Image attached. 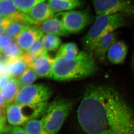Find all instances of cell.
Returning <instances> with one entry per match:
<instances>
[{"label": "cell", "mask_w": 134, "mask_h": 134, "mask_svg": "<svg viewBox=\"0 0 134 134\" xmlns=\"http://www.w3.org/2000/svg\"><path fill=\"white\" fill-rule=\"evenodd\" d=\"M117 41V34L115 32H111L104 36L95 46L91 52L97 60L103 62L111 46Z\"/></svg>", "instance_id": "11"}, {"label": "cell", "mask_w": 134, "mask_h": 134, "mask_svg": "<svg viewBox=\"0 0 134 134\" xmlns=\"http://www.w3.org/2000/svg\"><path fill=\"white\" fill-rule=\"evenodd\" d=\"M96 70L93 56L87 52L81 51L71 60L55 57L50 79L63 81L78 80L91 76Z\"/></svg>", "instance_id": "2"}, {"label": "cell", "mask_w": 134, "mask_h": 134, "mask_svg": "<svg viewBox=\"0 0 134 134\" xmlns=\"http://www.w3.org/2000/svg\"><path fill=\"white\" fill-rule=\"evenodd\" d=\"M20 88L18 79L11 78L0 87V95L7 105L13 103Z\"/></svg>", "instance_id": "14"}, {"label": "cell", "mask_w": 134, "mask_h": 134, "mask_svg": "<svg viewBox=\"0 0 134 134\" xmlns=\"http://www.w3.org/2000/svg\"><path fill=\"white\" fill-rule=\"evenodd\" d=\"M97 16L123 14L126 15L134 14L133 0H92Z\"/></svg>", "instance_id": "6"}, {"label": "cell", "mask_w": 134, "mask_h": 134, "mask_svg": "<svg viewBox=\"0 0 134 134\" xmlns=\"http://www.w3.org/2000/svg\"><path fill=\"white\" fill-rule=\"evenodd\" d=\"M11 19L9 18H6L2 23L0 24V36L2 35V34H4L5 30H6L8 26L10 23Z\"/></svg>", "instance_id": "27"}, {"label": "cell", "mask_w": 134, "mask_h": 134, "mask_svg": "<svg viewBox=\"0 0 134 134\" xmlns=\"http://www.w3.org/2000/svg\"><path fill=\"white\" fill-rule=\"evenodd\" d=\"M3 85V79L1 77H0V87L2 86Z\"/></svg>", "instance_id": "32"}, {"label": "cell", "mask_w": 134, "mask_h": 134, "mask_svg": "<svg viewBox=\"0 0 134 134\" xmlns=\"http://www.w3.org/2000/svg\"><path fill=\"white\" fill-rule=\"evenodd\" d=\"M54 13H61L78 8L81 5V0H47Z\"/></svg>", "instance_id": "15"}, {"label": "cell", "mask_w": 134, "mask_h": 134, "mask_svg": "<svg viewBox=\"0 0 134 134\" xmlns=\"http://www.w3.org/2000/svg\"><path fill=\"white\" fill-rule=\"evenodd\" d=\"M11 19L10 23L5 30L4 34L15 40L18 36L29 25L27 24L24 21V13L18 18Z\"/></svg>", "instance_id": "17"}, {"label": "cell", "mask_w": 134, "mask_h": 134, "mask_svg": "<svg viewBox=\"0 0 134 134\" xmlns=\"http://www.w3.org/2000/svg\"><path fill=\"white\" fill-rule=\"evenodd\" d=\"M22 128L29 134H48L44 129L42 119L29 120Z\"/></svg>", "instance_id": "20"}, {"label": "cell", "mask_w": 134, "mask_h": 134, "mask_svg": "<svg viewBox=\"0 0 134 134\" xmlns=\"http://www.w3.org/2000/svg\"><path fill=\"white\" fill-rule=\"evenodd\" d=\"M7 120L0 121V133H3L6 127L7 126L6 124Z\"/></svg>", "instance_id": "28"}, {"label": "cell", "mask_w": 134, "mask_h": 134, "mask_svg": "<svg viewBox=\"0 0 134 134\" xmlns=\"http://www.w3.org/2000/svg\"><path fill=\"white\" fill-rule=\"evenodd\" d=\"M3 133L7 134H29L23 128L20 126H13L7 125Z\"/></svg>", "instance_id": "25"}, {"label": "cell", "mask_w": 134, "mask_h": 134, "mask_svg": "<svg viewBox=\"0 0 134 134\" xmlns=\"http://www.w3.org/2000/svg\"><path fill=\"white\" fill-rule=\"evenodd\" d=\"M26 62L22 58L9 61L7 65L6 71L11 78L18 79L28 68Z\"/></svg>", "instance_id": "16"}, {"label": "cell", "mask_w": 134, "mask_h": 134, "mask_svg": "<svg viewBox=\"0 0 134 134\" xmlns=\"http://www.w3.org/2000/svg\"><path fill=\"white\" fill-rule=\"evenodd\" d=\"M34 70L31 67H28L24 72L18 79L20 87L32 85L38 78Z\"/></svg>", "instance_id": "23"}, {"label": "cell", "mask_w": 134, "mask_h": 134, "mask_svg": "<svg viewBox=\"0 0 134 134\" xmlns=\"http://www.w3.org/2000/svg\"><path fill=\"white\" fill-rule=\"evenodd\" d=\"M42 41L47 51H53L59 49L61 46V41L59 37L51 34H44Z\"/></svg>", "instance_id": "21"}, {"label": "cell", "mask_w": 134, "mask_h": 134, "mask_svg": "<svg viewBox=\"0 0 134 134\" xmlns=\"http://www.w3.org/2000/svg\"><path fill=\"white\" fill-rule=\"evenodd\" d=\"M55 15L61 20L65 29L69 34L82 30L90 20V14L85 10H69Z\"/></svg>", "instance_id": "7"}, {"label": "cell", "mask_w": 134, "mask_h": 134, "mask_svg": "<svg viewBox=\"0 0 134 134\" xmlns=\"http://www.w3.org/2000/svg\"><path fill=\"white\" fill-rule=\"evenodd\" d=\"M6 106V104L4 101V99L1 96V95H0V109H5Z\"/></svg>", "instance_id": "30"}, {"label": "cell", "mask_w": 134, "mask_h": 134, "mask_svg": "<svg viewBox=\"0 0 134 134\" xmlns=\"http://www.w3.org/2000/svg\"><path fill=\"white\" fill-rule=\"evenodd\" d=\"M73 105L72 101L65 99L54 100L48 105L41 119L48 134H56L59 131Z\"/></svg>", "instance_id": "4"}, {"label": "cell", "mask_w": 134, "mask_h": 134, "mask_svg": "<svg viewBox=\"0 0 134 134\" xmlns=\"http://www.w3.org/2000/svg\"><path fill=\"white\" fill-rule=\"evenodd\" d=\"M44 0H12L14 5L19 12L26 13L35 5Z\"/></svg>", "instance_id": "24"}, {"label": "cell", "mask_w": 134, "mask_h": 134, "mask_svg": "<svg viewBox=\"0 0 134 134\" xmlns=\"http://www.w3.org/2000/svg\"><path fill=\"white\" fill-rule=\"evenodd\" d=\"M54 12L48 1L44 0L24 13L25 23L28 25L37 27L40 24L54 16Z\"/></svg>", "instance_id": "8"}, {"label": "cell", "mask_w": 134, "mask_h": 134, "mask_svg": "<svg viewBox=\"0 0 134 134\" xmlns=\"http://www.w3.org/2000/svg\"><path fill=\"white\" fill-rule=\"evenodd\" d=\"M4 120H7L5 109H0V121Z\"/></svg>", "instance_id": "29"}, {"label": "cell", "mask_w": 134, "mask_h": 134, "mask_svg": "<svg viewBox=\"0 0 134 134\" xmlns=\"http://www.w3.org/2000/svg\"><path fill=\"white\" fill-rule=\"evenodd\" d=\"M6 19V18H4L3 16H0V24L1 23H2L4 21V20H5V19Z\"/></svg>", "instance_id": "31"}, {"label": "cell", "mask_w": 134, "mask_h": 134, "mask_svg": "<svg viewBox=\"0 0 134 134\" xmlns=\"http://www.w3.org/2000/svg\"><path fill=\"white\" fill-rule=\"evenodd\" d=\"M52 94V90L44 84H32L20 88L13 102L22 105L41 104L46 103Z\"/></svg>", "instance_id": "5"}, {"label": "cell", "mask_w": 134, "mask_h": 134, "mask_svg": "<svg viewBox=\"0 0 134 134\" xmlns=\"http://www.w3.org/2000/svg\"><path fill=\"white\" fill-rule=\"evenodd\" d=\"M127 52L126 44L122 41H116L109 48L107 57L112 64H119L125 60Z\"/></svg>", "instance_id": "13"}, {"label": "cell", "mask_w": 134, "mask_h": 134, "mask_svg": "<svg viewBox=\"0 0 134 134\" xmlns=\"http://www.w3.org/2000/svg\"><path fill=\"white\" fill-rule=\"evenodd\" d=\"M12 41V39L6 34L0 36V51L4 49L10 45Z\"/></svg>", "instance_id": "26"}, {"label": "cell", "mask_w": 134, "mask_h": 134, "mask_svg": "<svg viewBox=\"0 0 134 134\" xmlns=\"http://www.w3.org/2000/svg\"><path fill=\"white\" fill-rule=\"evenodd\" d=\"M22 13L17 9L12 0H0V16L13 19Z\"/></svg>", "instance_id": "19"}, {"label": "cell", "mask_w": 134, "mask_h": 134, "mask_svg": "<svg viewBox=\"0 0 134 134\" xmlns=\"http://www.w3.org/2000/svg\"><path fill=\"white\" fill-rule=\"evenodd\" d=\"M126 16L123 14L97 16L92 25L82 39L85 49L91 53L95 46L104 36L125 25Z\"/></svg>", "instance_id": "3"}, {"label": "cell", "mask_w": 134, "mask_h": 134, "mask_svg": "<svg viewBox=\"0 0 134 134\" xmlns=\"http://www.w3.org/2000/svg\"><path fill=\"white\" fill-rule=\"evenodd\" d=\"M1 51L9 59V61L20 58L24 52L20 49L15 40L12 41L7 47Z\"/></svg>", "instance_id": "22"}, {"label": "cell", "mask_w": 134, "mask_h": 134, "mask_svg": "<svg viewBox=\"0 0 134 134\" xmlns=\"http://www.w3.org/2000/svg\"><path fill=\"white\" fill-rule=\"evenodd\" d=\"M44 34L36 27L28 25L17 37L15 40L20 49L25 51Z\"/></svg>", "instance_id": "9"}, {"label": "cell", "mask_w": 134, "mask_h": 134, "mask_svg": "<svg viewBox=\"0 0 134 134\" xmlns=\"http://www.w3.org/2000/svg\"><path fill=\"white\" fill-rule=\"evenodd\" d=\"M77 118L87 134H134V104L109 86L91 85L87 88Z\"/></svg>", "instance_id": "1"}, {"label": "cell", "mask_w": 134, "mask_h": 134, "mask_svg": "<svg viewBox=\"0 0 134 134\" xmlns=\"http://www.w3.org/2000/svg\"><path fill=\"white\" fill-rule=\"evenodd\" d=\"M54 60V58L46 52L34 61L30 67L33 69L38 77L50 78Z\"/></svg>", "instance_id": "10"}, {"label": "cell", "mask_w": 134, "mask_h": 134, "mask_svg": "<svg viewBox=\"0 0 134 134\" xmlns=\"http://www.w3.org/2000/svg\"><path fill=\"white\" fill-rule=\"evenodd\" d=\"M79 53L77 45L74 43L69 42L61 46L55 57L65 60H70L75 58Z\"/></svg>", "instance_id": "18"}, {"label": "cell", "mask_w": 134, "mask_h": 134, "mask_svg": "<svg viewBox=\"0 0 134 134\" xmlns=\"http://www.w3.org/2000/svg\"><path fill=\"white\" fill-rule=\"evenodd\" d=\"M133 66H134V55H133Z\"/></svg>", "instance_id": "33"}, {"label": "cell", "mask_w": 134, "mask_h": 134, "mask_svg": "<svg viewBox=\"0 0 134 134\" xmlns=\"http://www.w3.org/2000/svg\"><path fill=\"white\" fill-rule=\"evenodd\" d=\"M35 27L38 28L43 34H51L58 37L65 36L69 34L65 29L61 20L56 15Z\"/></svg>", "instance_id": "12"}]
</instances>
